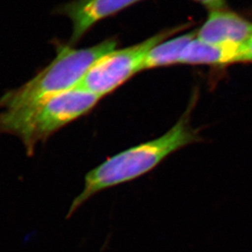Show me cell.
I'll return each mask as SVG.
<instances>
[{"label":"cell","instance_id":"1","mask_svg":"<svg viewBox=\"0 0 252 252\" xmlns=\"http://www.w3.org/2000/svg\"><path fill=\"white\" fill-rule=\"evenodd\" d=\"M192 102L177 123L159 138L117 153L88 172L82 191L73 200L67 217L95 194L135 180L157 167L170 154L201 139L190 125Z\"/></svg>","mask_w":252,"mask_h":252},{"label":"cell","instance_id":"2","mask_svg":"<svg viewBox=\"0 0 252 252\" xmlns=\"http://www.w3.org/2000/svg\"><path fill=\"white\" fill-rule=\"evenodd\" d=\"M101 97L75 87L30 107L0 113V133L17 136L31 157L39 142H45L63 127L90 113Z\"/></svg>","mask_w":252,"mask_h":252},{"label":"cell","instance_id":"3","mask_svg":"<svg viewBox=\"0 0 252 252\" xmlns=\"http://www.w3.org/2000/svg\"><path fill=\"white\" fill-rule=\"evenodd\" d=\"M56 58L21 87L0 97V108L16 110L30 107L47 97L77 87L90 68L101 58L117 49L115 38L94 46L74 49L69 43L55 40Z\"/></svg>","mask_w":252,"mask_h":252},{"label":"cell","instance_id":"4","mask_svg":"<svg viewBox=\"0 0 252 252\" xmlns=\"http://www.w3.org/2000/svg\"><path fill=\"white\" fill-rule=\"evenodd\" d=\"M190 25L184 24L165 30L133 46L110 52L90 68L78 87L101 98L112 94L143 70L146 57L153 47L188 28Z\"/></svg>","mask_w":252,"mask_h":252},{"label":"cell","instance_id":"5","mask_svg":"<svg viewBox=\"0 0 252 252\" xmlns=\"http://www.w3.org/2000/svg\"><path fill=\"white\" fill-rule=\"evenodd\" d=\"M140 1L143 0H73L60 6L56 12L72 22L69 44L74 46L97 22Z\"/></svg>","mask_w":252,"mask_h":252},{"label":"cell","instance_id":"6","mask_svg":"<svg viewBox=\"0 0 252 252\" xmlns=\"http://www.w3.org/2000/svg\"><path fill=\"white\" fill-rule=\"evenodd\" d=\"M252 36V22L230 11L213 10L196 31V38L214 44L244 45Z\"/></svg>","mask_w":252,"mask_h":252},{"label":"cell","instance_id":"7","mask_svg":"<svg viewBox=\"0 0 252 252\" xmlns=\"http://www.w3.org/2000/svg\"><path fill=\"white\" fill-rule=\"evenodd\" d=\"M244 46L245 44H209L196 37L183 53L180 64L224 67L234 63H245Z\"/></svg>","mask_w":252,"mask_h":252},{"label":"cell","instance_id":"8","mask_svg":"<svg viewBox=\"0 0 252 252\" xmlns=\"http://www.w3.org/2000/svg\"><path fill=\"white\" fill-rule=\"evenodd\" d=\"M196 37V31H193L157 44L146 57L143 70L180 64L183 53Z\"/></svg>","mask_w":252,"mask_h":252},{"label":"cell","instance_id":"9","mask_svg":"<svg viewBox=\"0 0 252 252\" xmlns=\"http://www.w3.org/2000/svg\"><path fill=\"white\" fill-rule=\"evenodd\" d=\"M198 2L210 11L225 8L226 0H193Z\"/></svg>","mask_w":252,"mask_h":252},{"label":"cell","instance_id":"10","mask_svg":"<svg viewBox=\"0 0 252 252\" xmlns=\"http://www.w3.org/2000/svg\"><path fill=\"white\" fill-rule=\"evenodd\" d=\"M244 59L245 63H252V36L244 46Z\"/></svg>","mask_w":252,"mask_h":252}]
</instances>
